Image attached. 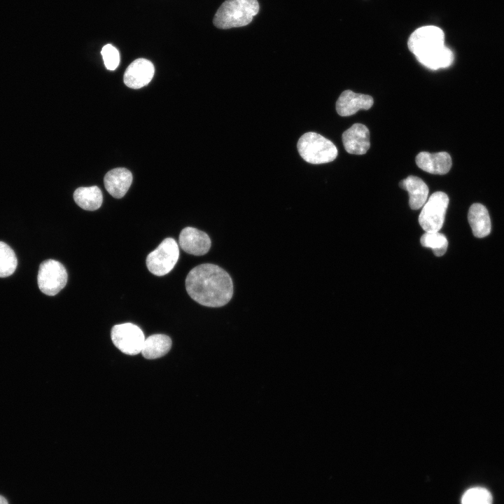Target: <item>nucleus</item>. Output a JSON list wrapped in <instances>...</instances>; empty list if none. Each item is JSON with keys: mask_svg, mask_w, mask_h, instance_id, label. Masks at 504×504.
Listing matches in <instances>:
<instances>
[{"mask_svg": "<svg viewBox=\"0 0 504 504\" xmlns=\"http://www.w3.org/2000/svg\"><path fill=\"white\" fill-rule=\"evenodd\" d=\"M448 204L449 197L442 191L430 196L419 216V225L425 232H439L443 225Z\"/></svg>", "mask_w": 504, "mask_h": 504, "instance_id": "5", "label": "nucleus"}, {"mask_svg": "<svg viewBox=\"0 0 504 504\" xmlns=\"http://www.w3.org/2000/svg\"><path fill=\"white\" fill-rule=\"evenodd\" d=\"M154 72V66L150 61L144 58L137 59L127 68L123 77L124 83L130 88H141L151 80Z\"/></svg>", "mask_w": 504, "mask_h": 504, "instance_id": "11", "label": "nucleus"}, {"mask_svg": "<svg viewBox=\"0 0 504 504\" xmlns=\"http://www.w3.org/2000/svg\"><path fill=\"white\" fill-rule=\"evenodd\" d=\"M491 493L483 487H472L467 490L462 496L461 504H491Z\"/></svg>", "mask_w": 504, "mask_h": 504, "instance_id": "21", "label": "nucleus"}, {"mask_svg": "<svg viewBox=\"0 0 504 504\" xmlns=\"http://www.w3.org/2000/svg\"><path fill=\"white\" fill-rule=\"evenodd\" d=\"M342 138L346 151L350 154L363 155L370 148V132L363 124H354L343 132Z\"/></svg>", "mask_w": 504, "mask_h": 504, "instance_id": "10", "label": "nucleus"}, {"mask_svg": "<svg viewBox=\"0 0 504 504\" xmlns=\"http://www.w3.org/2000/svg\"><path fill=\"white\" fill-rule=\"evenodd\" d=\"M373 103L374 100L371 96L346 90L340 95L335 106L340 115L349 116L355 114L360 109H370Z\"/></svg>", "mask_w": 504, "mask_h": 504, "instance_id": "12", "label": "nucleus"}, {"mask_svg": "<svg viewBox=\"0 0 504 504\" xmlns=\"http://www.w3.org/2000/svg\"><path fill=\"white\" fill-rule=\"evenodd\" d=\"M408 48L418 62L431 70L444 69L454 62V53L444 46V34L436 26H424L409 37Z\"/></svg>", "mask_w": 504, "mask_h": 504, "instance_id": "2", "label": "nucleus"}, {"mask_svg": "<svg viewBox=\"0 0 504 504\" xmlns=\"http://www.w3.org/2000/svg\"><path fill=\"white\" fill-rule=\"evenodd\" d=\"M76 203L83 209L94 211L98 209L103 200L101 190L96 186L80 187L74 193Z\"/></svg>", "mask_w": 504, "mask_h": 504, "instance_id": "18", "label": "nucleus"}, {"mask_svg": "<svg viewBox=\"0 0 504 504\" xmlns=\"http://www.w3.org/2000/svg\"><path fill=\"white\" fill-rule=\"evenodd\" d=\"M399 186L407 191L410 197L409 204L412 209H419L426 203L428 188L420 178L409 176L400 181Z\"/></svg>", "mask_w": 504, "mask_h": 504, "instance_id": "15", "label": "nucleus"}, {"mask_svg": "<svg viewBox=\"0 0 504 504\" xmlns=\"http://www.w3.org/2000/svg\"><path fill=\"white\" fill-rule=\"evenodd\" d=\"M105 66L108 70L115 69L120 62L118 50L112 45H105L101 51Z\"/></svg>", "mask_w": 504, "mask_h": 504, "instance_id": "22", "label": "nucleus"}, {"mask_svg": "<svg viewBox=\"0 0 504 504\" xmlns=\"http://www.w3.org/2000/svg\"><path fill=\"white\" fill-rule=\"evenodd\" d=\"M468 219L475 237L482 238L489 234L491 220L484 205L479 203L472 204L468 211Z\"/></svg>", "mask_w": 504, "mask_h": 504, "instance_id": "16", "label": "nucleus"}, {"mask_svg": "<svg viewBox=\"0 0 504 504\" xmlns=\"http://www.w3.org/2000/svg\"><path fill=\"white\" fill-rule=\"evenodd\" d=\"M132 182V173L122 167L111 169L106 174L104 178L105 188L115 198L122 197L129 190Z\"/></svg>", "mask_w": 504, "mask_h": 504, "instance_id": "14", "label": "nucleus"}, {"mask_svg": "<svg viewBox=\"0 0 504 504\" xmlns=\"http://www.w3.org/2000/svg\"><path fill=\"white\" fill-rule=\"evenodd\" d=\"M259 9L257 0H225L214 15L213 22L223 29L246 26Z\"/></svg>", "mask_w": 504, "mask_h": 504, "instance_id": "3", "label": "nucleus"}, {"mask_svg": "<svg viewBox=\"0 0 504 504\" xmlns=\"http://www.w3.org/2000/svg\"><path fill=\"white\" fill-rule=\"evenodd\" d=\"M113 344L122 353L134 356L141 352L145 337L141 328L131 323L115 325L111 330Z\"/></svg>", "mask_w": 504, "mask_h": 504, "instance_id": "8", "label": "nucleus"}, {"mask_svg": "<svg viewBox=\"0 0 504 504\" xmlns=\"http://www.w3.org/2000/svg\"><path fill=\"white\" fill-rule=\"evenodd\" d=\"M186 288L192 300L209 307L224 306L233 295V283L228 273L210 263L192 269L186 276Z\"/></svg>", "mask_w": 504, "mask_h": 504, "instance_id": "1", "label": "nucleus"}, {"mask_svg": "<svg viewBox=\"0 0 504 504\" xmlns=\"http://www.w3.org/2000/svg\"><path fill=\"white\" fill-rule=\"evenodd\" d=\"M0 504H8L7 500L2 496H0Z\"/></svg>", "mask_w": 504, "mask_h": 504, "instance_id": "23", "label": "nucleus"}, {"mask_svg": "<svg viewBox=\"0 0 504 504\" xmlns=\"http://www.w3.org/2000/svg\"><path fill=\"white\" fill-rule=\"evenodd\" d=\"M179 245L186 253L194 255L206 254L211 247V239L203 231L192 227L183 228L179 234Z\"/></svg>", "mask_w": 504, "mask_h": 504, "instance_id": "9", "label": "nucleus"}, {"mask_svg": "<svg viewBox=\"0 0 504 504\" xmlns=\"http://www.w3.org/2000/svg\"><path fill=\"white\" fill-rule=\"evenodd\" d=\"M67 272L59 262L48 259L39 266L37 281L39 289L44 294L53 296L66 284Z\"/></svg>", "mask_w": 504, "mask_h": 504, "instance_id": "7", "label": "nucleus"}, {"mask_svg": "<svg viewBox=\"0 0 504 504\" xmlns=\"http://www.w3.org/2000/svg\"><path fill=\"white\" fill-rule=\"evenodd\" d=\"M416 165L422 170L433 174H445L451 169L452 161L447 152L430 153L420 152L415 158Z\"/></svg>", "mask_w": 504, "mask_h": 504, "instance_id": "13", "label": "nucleus"}, {"mask_svg": "<svg viewBox=\"0 0 504 504\" xmlns=\"http://www.w3.org/2000/svg\"><path fill=\"white\" fill-rule=\"evenodd\" d=\"M297 147L302 159L314 164L332 162L338 153L335 145L330 140L312 132L302 134Z\"/></svg>", "mask_w": 504, "mask_h": 504, "instance_id": "4", "label": "nucleus"}, {"mask_svg": "<svg viewBox=\"0 0 504 504\" xmlns=\"http://www.w3.org/2000/svg\"><path fill=\"white\" fill-rule=\"evenodd\" d=\"M17 265L18 259L14 251L7 244L0 241V277L13 274Z\"/></svg>", "mask_w": 504, "mask_h": 504, "instance_id": "20", "label": "nucleus"}, {"mask_svg": "<svg viewBox=\"0 0 504 504\" xmlns=\"http://www.w3.org/2000/svg\"><path fill=\"white\" fill-rule=\"evenodd\" d=\"M172 346L169 337L162 334H155L145 339L141 354L145 358L155 359L167 354Z\"/></svg>", "mask_w": 504, "mask_h": 504, "instance_id": "17", "label": "nucleus"}, {"mask_svg": "<svg viewBox=\"0 0 504 504\" xmlns=\"http://www.w3.org/2000/svg\"><path fill=\"white\" fill-rule=\"evenodd\" d=\"M179 258V248L173 238H166L146 258L148 270L156 276L168 274L175 266Z\"/></svg>", "mask_w": 504, "mask_h": 504, "instance_id": "6", "label": "nucleus"}, {"mask_svg": "<svg viewBox=\"0 0 504 504\" xmlns=\"http://www.w3.org/2000/svg\"><path fill=\"white\" fill-rule=\"evenodd\" d=\"M420 241L423 246L431 248L434 255L438 257L443 255L448 246L446 236L439 232H425Z\"/></svg>", "mask_w": 504, "mask_h": 504, "instance_id": "19", "label": "nucleus"}]
</instances>
